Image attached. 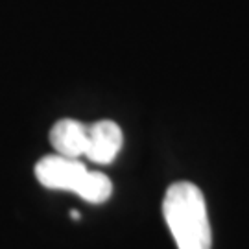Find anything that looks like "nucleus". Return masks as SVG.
Listing matches in <instances>:
<instances>
[{"mask_svg":"<svg viewBox=\"0 0 249 249\" xmlns=\"http://www.w3.org/2000/svg\"><path fill=\"white\" fill-rule=\"evenodd\" d=\"M124 142L120 125L113 120H100L87 127V150L85 157L94 164L113 162Z\"/></svg>","mask_w":249,"mask_h":249,"instance_id":"3","label":"nucleus"},{"mask_svg":"<svg viewBox=\"0 0 249 249\" xmlns=\"http://www.w3.org/2000/svg\"><path fill=\"white\" fill-rule=\"evenodd\" d=\"M162 214L178 249L213 248L207 203L196 185L188 181L174 183L162 199Z\"/></svg>","mask_w":249,"mask_h":249,"instance_id":"1","label":"nucleus"},{"mask_svg":"<svg viewBox=\"0 0 249 249\" xmlns=\"http://www.w3.org/2000/svg\"><path fill=\"white\" fill-rule=\"evenodd\" d=\"M87 127L80 120L63 118L50 129V144L57 155L80 159L87 150Z\"/></svg>","mask_w":249,"mask_h":249,"instance_id":"4","label":"nucleus"},{"mask_svg":"<svg viewBox=\"0 0 249 249\" xmlns=\"http://www.w3.org/2000/svg\"><path fill=\"white\" fill-rule=\"evenodd\" d=\"M76 194L81 199H85L87 203H92V205L106 203L107 199L111 197V194H113V183H111V179L107 178L106 174L89 170L87 176L81 181V185Z\"/></svg>","mask_w":249,"mask_h":249,"instance_id":"5","label":"nucleus"},{"mask_svg":"<svg viewBox=\"0 0 249 249\" xmlns=\"http://www.w3.org/2000/svg\"><path fill=\"white\" fill-rule=\"evenodd\" d=\"M87 166L80 159L63 155H46L36 164V178L43 187L50 190L78 192L81 181L87 176Z\"/></svg>","mask_w":249,"mask_h":249,"instance_id":"2","label":"nucleus"}]
</instances>
